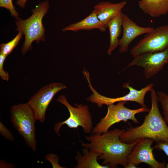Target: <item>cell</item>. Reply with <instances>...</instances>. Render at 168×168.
<instances>
[{"mask_svg":"<svg viewBox=\"0 0 168 168\" xmlns=\"http://www.w3.org/2000/svg\"><path fill=\"white\" fill-rule=\"evenodd\" d=\"M126 103V101H121L116 105L113 104L108 105L106 114L93 128L91 134H101L107 132L112 125L121 121L126 122L128 120H131L134 123L138 124L139 122L135 117L136 114L148 112L150 110L147 107L130 109L124 106Z\"/></svg>","mask_w":168,"mask_h":168,"instance_id":"obj_5","label":"cell"},{"mask_svg":"<svg viewBox=\"0 0 168 168\" xmlns=\"http://www.w3.org/2000/svg\"><path fill=\"white\" fill-rule=\"evenodd\" d=\"M57 101L64 105L68 109L69 116L63 121L55 124L54 130L56 133L59 135V131L61 127L64 124L67 125L70 128H77L82 127L86 133L92 132L93 123L91 114L88 107L86 105L75 104L74 107L70 104L64 95L59 96Z\"/></svg>","mask_w":168,"mask_h":168,"instance_id":"obj_6","label":"cell"},{"mask_svg":"<svg viewBox=\"0 0 168 168\" xmlns=\"http://www.w3.org/2000/svg\"><path fill=\"white\" fill-rule=\"evenodd\" d=\"M123 35L119 40V45L120 53H126L132 41L141 35L146 34L154 28L151 27H141L133 22L127 15L122 14Z\"/></svg>","mask_w":168,"mask_h":168,"instance_id":"obj_12","label":"cell"},{"mask_svg":"<svg viewBox=\"0 0 168 168\" xmlns=\"http://www.w3.org/2000/svg\"><path fill=\"white\" fill-rule=\"evenodd\" d=\"M88 82L90 89L93 93L88 97L87 100L96 104L99 107H101L103 105L108 106L116 102L121 101H133L139 104L142 107H146L147 106L144 102L145 96L147 92L150 91L154 86V83H151L140 90H137L130 86L128 82H127L124 84L123 86L125 88L129 90V92L128 94L121 97L110 98L99 94L93 88L90 81H89Z\"/></svg>","mask_w":168,"mask_h":168,"instance_id":"obj_8","label":"cell"},{"mask_svg":"<svg viewBox=\"0 0 168 168\" xmlns=\"http://www.w3.org/2000/svg\"><path fill=\"white\" fill-rule=\"evenodd\" d=\"M0 132L6 139L11 141L14 140L12 133L1 122H0Z\"/></svg>","mask_w":168,"mask_h":168,"instance_id":"obj_22","label":"cell"},{"mask_svg":"<svg viewBox=\"0 0 168 168\" xmlns=\"http://www.w3.org/2000/svg\"><path fill=\"white\" fill-rule=\"evenodd\" d=\"M47 160L52 164L53 167L63 168L58 164V158L57 155L53 154H49L46 156Z\"/></svg>","mask_w":168,"mask_h":168,"instance_id":"obj_24","label":"cell"},{"mask_svg":"<svg viewBox=\"0 0 168 168\" xmlns=\"http://www.w3.org/2000/svg\"><path fill=\"white\" fill-rule=\"evenodd\" d=\"M125 168H138L137 167V166L135 165L134 164L132 163H128L125 167Z\"/></svg>","mask_w":168,"mask_h":168,"instance_id":"obj_26","label":"cell"},{"mask_svg":"<svg viewBox=\"0 0 168 168\" xmlns=\"http://www.w3.org/2000/svg\"><path fill=\"white\" fill-rule=\"evenodd\" d=\"M154 141L149 138L139 140L127 158V163H132L136 166L144 163L152 168H165V161L160 162L155 158L152 145Z\"/></svg>","mask_w":168,"mask_h":168,"instance_id":"obj_11","label":"cell"},{"mask_svg":"<svg viewBox=\"0 0 168 168\" xmlns=\"http://www.w3.org/2000/svg\"><path fill=\"white\" fill-rule=\"evenodd\" d=\"M82 155L77 152L75 159L77 164L76 168H108L106 166L100 165L97 160L100 154L90 151L86 148L82 149Z\"/></svg>","mask_w":168,"mask_h":168,"instance_id":"obj_17","label":"cell"},{"mask_svg":"<svg viewBox=\"0 0 168 168\" xmlns=\"http://www.w3.org/2000/svg\"><path fill=\"white\" fill-rule=\"evenodd\" d=\"M157 94L162 106L164 119L168 124V95L163 91H158Z\"/></svg>","mask_w":168,"mask_h":168,"instance_id":"obj_19","label":"cell"},{"mask_svg":"<svg viewBox=\"0 0 168 168\" xmlns=\"http://www.w3.org/2000/svg\"><path fill=\"white\" fill-rule=\"evenodd\" d=\"M168 63V47L160 52L143 54L134 57L126 69L133 66L142 68L144 76L149 79L157 74Z\"/></svg>","mask_w":168,"mask_h":168,"instance_id":"obj_10","label":"cell"},{"mask_svg":"<svg viewBox=\"0 0 168 168\" xmlns=\"http://www.w3.org/2000/svg\"><path fill=\"white\" fill-rule=\"evenodd\" d=\"M122 12L111 19L107 25L110 35V45L107 54L110 55L112 51L119 45V39L122 28Z\"/></svg>","mask_w":168,"mask_h":168,"instance_id":"obj_16","label":"cell"},{"mask_svg":"<svg viewBox=\"0 0 168 168\" xmlns=\"http://www.w3.org/2000/svg\"><path fill=\"white\" fill-rule=\"evenodd\" d=\"M151 107L140 126H130L121 134V141L130 143L142 138H149L156 143L168 142V126L161 115L158 106V97L155 89L150 90Z\"/></svg>","mask_w":168,"mask_h":168,"instance_id":"obj_2","label":"cell"},{"mask_svg":"<svg viewBox=\"0 0 168 168\" xmlns=\"http://www.w3.org/2000/svg\"><path fill=\"white\" fill-rule=\"evenodd\" d=\"M106 27L98 18L96 13L93 10L91 12L82 20L72 23L63 28V31H72L77 32L81 30H90L98 29L101 32L106 31Z\"/></svg>","mask_w":168,"mask_h":168,"instance_id":"obj_14","label":"cell"},{"mask_svg":"<svg viewBox=\"0 0 168 168\" xmlns=\"http://www.w3.org/2000/svg\"><path fill=\"white\" fill-rule=\"evenodd\" d=\"M125 130L115 128L101 134L86 136L85 138L90 143L82 142L81 147L100 154L98 160H103V165L115 168L120 165L125 168L129 154L139 140L130 143L122 142L120 137Z\"/></svg>","mask_w":168,"mask_h":168,"instance_id":"obj_1","label":"cell"},{"mask_svg":"<svg viewBox=\"0 0 168 168\" xmlns=\"http://www.w3.org/2000/svg\"><path fill=\"white\" fill-rule=\"evenodd\" d=\"M6 57L5 55L0 54V76L2 80L8 81L9 79V73L3 68L4 63Z\"/></svg>","mask_w":168,"mask_h":168,"instance_id":"obj_21","label":"cell"},{"mask_svg":"<svg viewBox=\"0 0 168 168\" xmlns=\"http://www.w3.org/2000/svg\"><path fill=\"white\" fill-rule=\"evenodd\" d=\"M168 47V25L161 26L145 34L131 49L134 57L149 52L162 51Z\"/></svg>","mask_w":168,"mask_h":168,"instance_id":"obj_7","label":"cell"},{"mask_svg":"<svg viewBox=\"0 0 168 168\" xmlns=\"http://www.w3.org/2000/svg\"><path fill=\"white\" fill-rule=\"evenodd\" d=\"M154 149L163 151L168 158V142H162L157 143L154 147ZM166 168H168V162L166 166Z\"/></svg>","mask_w":168,"mask_h":168,"instance_id":"obj_23","label":"cell"},{"mask_svg":"<svg viewBox=\"0 0 168 168\" xmlns=\"http://www.w3.org/2000/svg\"><path fill=\"white\" fill-rule=\"evenodd\" d=\"M0 7L9 10L12 16L15 17L16 19L19 18L18 13L15 9L12 0H0Z\"/></svg>","mask_w":168,"mask_h":168,"instance_id":"obj_20","label":"cell"},{"mask_svg":"<svg viewBox=\"0 0 168 168\" xmlns=\"http://www.w3.org/2000/svg\"><path fill=\"white\" fill-rule=\"evenodd\" d=\"M49 7L48 0L42 2L33 9L32 14L29 18L23 20L18 18L16 21V31H21L25 36L21 48L23 55L32 49L34 41L38 43L44 41L45 29L42 23V19L47 13Z\"/></svg>","mask_w":168,"mask_h":168,"instance_id":"obj_3","label":"cell"},{"mask_svg":"<svg viewBox=\"0 0 168 168\" xmlns=\"http://www.w3.org/2000/svg\"><path fill=\"white\" fill-rule=\"evenodd\" d=\"M66 88L61 83L53 82L43 86L31 97L27 103L32 110L36 120L43 123L47 108L55 95Z\"/></svg>","mask_w":168,"mask_h":168,"instance_id":"obj_9","label":"cell"},{"mask_svg":"<svg viewBox=\"0 0 168 168\" xmlns=\"http://www.w3.org/2000/svg\"><path fill=\"white\" fill-rule=\"evenodd\" d=\"M23 34L21 32L19 31L18 34L12 40L7 43L1 44L0 54L7 57L9 55L18 44Z\"/></svg>","mask_w":168,"mask_h":168,"instance_id":"obj_18","label":"cell"},{"mask_svg":"<svg viewBox=\"0 0 168 168\" xmlns=\"http://www.w3.org/2000/svg\"><path fill=\"white\" fill-rule=\"evenodd\" d=\"M126 4L125 1L117 3L101 2L94 7L93 10L99 21L107 28L109 21L122 12Z\"/></svg>","mask_w":168,"mask_h":168,"instance_id":"obj_13","label":"cell"},{"mask_svg":"<svg viewBox=\"0 0 168 168\" xmlns=\"http://www.w3.org/2000/svg\"><path fill=\"white\" fill-rule=\"evenodd\" d=\"M27 0H17L16 4L20 7L24 8Z\"/></svg>","mask_w":168,"mask_h":168,"instance_id":"obj_25","label":"cell"},{"mask_svg":"<svg viewBox=\"0 0 168 168\" xmlns=\"http://www.w3.org/2000/svg\"><path fill=\"white\" fill-rule=\"evenodd\" d=\"M138 6L144 13L153 17L168 12V0H140Z\"/></svg>","mask_w":168,"mask_h":168,"instance_id":"obj_15","label":"cell"},{"mask_svg":"<svg viewBox=\"0 0 168 168\" xmlns=\"http://www.w3.org/2000/svg\"><path fill=\"white\" fill-rule=\"evenodd\" d=\"M11 120L14 127L33 151L36 150L35 123L36 120L27 103L12 106L10 110Z\"/></svg>","mask_w":168,"mask_h":168,"instance_id":"obj_4","label":"cell"}]
</instances>
